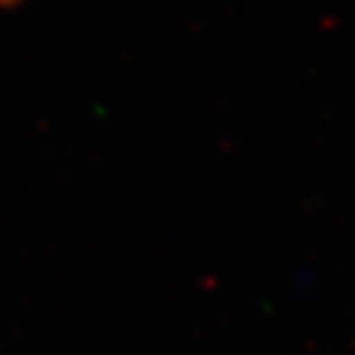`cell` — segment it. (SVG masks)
<instances>
[{
  "mask_svg": "<svg viewBox=\"0 0 355 355\" xmlns=\"http://www.w3.org/2000/svg\"><path fill=\"white\" fill-rule=\"evenodd\" d=\"M10 3H15V0H0V6H10Z\"/></svg>",
  "mask_w": 355,
  "mask_h": 355,
  "instance_id": "cell-1",
  "label": "cell"
}]
</instances>
